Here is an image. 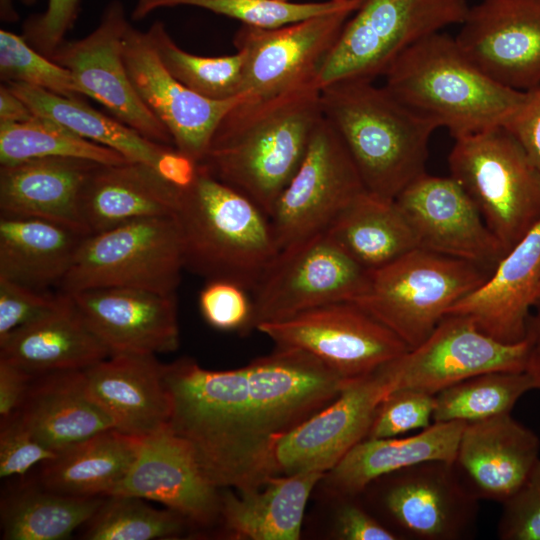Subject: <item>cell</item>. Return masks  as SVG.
Wrapping results in <instances>:
<instances>
[{
	"instance_id": "cell-42",
	"label": "cell",
	"mask_w": 540,
	"mask_h": 540,
	"mask_svg": "<svg viewBox=\"0 0 540 540\" xmlns=\"http://www.w3.org/2000/svg\"><path fill=\"white\" fill-rule=\"evenodd\" d=\"M0 78L71 99H82L71 72L34 49L21 35L0 31Z\"/></svg>"
},
{
	"instance_id": "cell-49",
	"label": "cell",
	"mask_w": 540,
	"mask_h": 540,
	"mask_svg": "<svg viewBox=\"0 0 540 540\" xmlns=\"http://www.w3.org/2000/svg\"><path fill=\"white\" fill-rule=\"evenodd\" d=\"M503 127L521 145L540 172V84L526 91Z\"/></svg>"
},
{
	"instance_id": "cell-14",
	"label": "cell",
	"mask_w": 540,
	"mask_h": 540,
	"mask_svg": "<svg viewBox=\"0 0 540 540\" xmlns=\"http://www.w3.org/2000/svg\"><path fill=\"white\" fill-rule=\"evenodd\" d=\"M364 191L344 143L322 117L300 166L269 217L280 250L325 232L337 215Z\"/></svg>"
},
{
	"instance_id": "cell-3",
	"label": "cell",
	"mask_w": 540,
	"mask_h": 540,
	"mask_svg": "<svg viewBox=\"0 0 540 540\" xmlns=\"http://www.w3.org/2000/svg\"><path fill=\"white\" fill-rule=\"evenodd\" d=\"M323 117L349 152L365 189L395 200L426 173L428 146L438 128L368 80H342L320 89Z\"/></svg>"
},
{
	"instance_id": "cell-43",
	"label": "cell",
	"mask_w": 540,
	"mask_h": 540,
	"mask_svg": "<svg viewBox=\"0 0 540 540\" xmlns=\"http://www.w3.org/2000/svg\"><path fill=\"white\" fill-rule=\"evenodd\" d=\"M435 394L397 389L380 403L365 439L398 437L433 423Z\"/></svg>"
},
{
	"instance_id": "cell-15",
	"label": "cell",
	"mask_w": 540,
	"mask_h": 540,
	"mask_svg": "<svg viewBox=\"0 0 540 540\" xmlns=\"http://www.w3.org/2000/svg\"><path fill=\"white\" fill-rule=\"evenodd\" d=\"M129 26L123 3L113 0L91 33L65 40L50 59L69 70L82 94L113 117L153 142L174 146L169 131L144 104L128 75L123 45Z\"/></svg>"
},
{
	"instance_id": "cell-33",
	"label": "cell",
	"mask_w": 540,
	"mask_h": 540,
	"mask_svg": "<svg viewBox=\"0 0 540 540\" xmlns=\"http://www.w3.org/2000/svg\"><path fill=\"white\" fill-rule=\"evenodd\" d=\"M142 439L116 428L58 452L43 464V488L75 497L108 496L135 461Z\"/></svg>"
},
{
	"instance_id": "cell-17",
	"label": "cell",
	"mask_w": 540,
	"mask_h": 540,
	"mask_svg": "<svg viewBox=\"0 0 540 540\" xmlns=\"http://www.w3.org/2000/svg\"><path fill=\"white\" fill-rule=\"evenodd\" d=\"M386 364L350 380L331 404L278 441L276 476L326 473L366 438L377 408L394 390Z\"/></svg>"
},
{
	"instance_id": "cell-22",
	"label": "cell",
	"mask_w": 540,
	"mask_h": 540,
	"mask_svg": "<svg viewBox=\"0 0 540 540\" xmlns=\"http://www.w3.org/2000/svg\"><path fill=\"white\" fill-rule=\"evenodd\" d=\"M69 295L88 328L112 354L155 355L179 346L176 294L110 287Z\"/></svg>"
},
{
	"instance_id": "cell-19",
	"label": "cell",
	"mask_w": 540,
	"mask_h": 540,
	"mask_svg": "<svg viewBox=\"0 0 540 540\" xmlns=\"http://www.w3.org/2000/svg\"><path fill=\"white\" fill-rule=\"evenodd\" d=\"M418 248L462 259L489 271L505 252L476 205L451 176L420 175L395 198Z\"/></svg>"
},
{
	"instance_id": "cell-52",
	"label": "cell",
	"mask_w": 540,
	"mask_h": 540,
	"mask_svg": "<svg viewBox=\"0 0 540 540\" xmlns=\"http://www.w3.org/2000/svg\"><path fill=\"white\" fill-rule=\"evenodd\" d=\"M524 340L527 344L524 371L533 379L536 389L540 390V299L529 315Z\"/></svg>"
},
{
	"instance_id": "cell-23",
	"label": "cell",
	"mask_w": 540,
	"mask_h": 540,
	"mask_svg": "<svg viewBox=\"0 0 540 540\" xmlns=\"http://www.w3.org/2000/svg\"><path fill=\"white\" fill-rule=\"evenodd\" d=\"M540 299V221L497 263L487 280L456 302L447 315L472 320L504 343L524 339L526 324Z\"/></svg>"
},
{
	"instance_id": "cell-31",
	"label": "cell",
	"mask_w": 540,
	"mask_h": 540,
	"mask_svg": "<svg viewBox=\"0 0 540 540\" xmlns=\"http://www.w3.org/2000/svg\"><path fill=\"white\" fill-rule=\"evenodd\" d=\"M87 235L47 219L1 214L0 278L36 290L59 286Z\"/></svg>"
},
{
	"instance_id": "cell-13",
	"label": "cell",
	"mask_w": 540,
	"mask_h": 540,
	"mask_svg": "<svg viewBox=\"0 0 540 540\" xmlns=\"http://www.w3.org/2000/svg\"><path fill=\"white\" fill-rule=\"evenodd\" d=\"M256 329L276 347L312 354L346 380L363 377L409 350L388 327L347 301L262 323Z\"/></svg>"
},
{
	"instance_id": "cell-47",
	"label": "cell",
	"mask_w": 540,
	"mask_h": 540,
	"mask_svg": "<svg viewBox=\"0 0 540 540\" xmlns=\"http://www.w3.org/2000/svg\"><path fill=\"white\" fill-rule=\"evenodd\" d=\"M57 452L37 441L19 417L13 413L1 419L0 477L24 475L38 463L56 458Z\"/></svg>"
},
{
	"instance_id": "cell-8",
	"label": "cell",
	"mask_w": 540,
	"mask_h": 540,
	"mask_svg": "<svg viewBox=\"0 0 540 540\" xmlns=\"http://www.w3.org/2000/svg\"><path fill=\"white\" fill-rule=\"evenodd\" d=\"M469 7L466 0H362L322 64L317 85L374 81L414 43L462 24Z\"/></svg>"
},
{
	"instance_id": "cell-40",
	"label": "cell",
	"mask_w": 540,
	"mask_h": 540,
	"mask_svg": "<svg viewBox=\"0 0 540 540\" xmlns=\"http://www.w3.org/2000/svg\"><path fill=\"white\" fill-rule=\"evenodd\" d=\"M134 496H105L87 522L83 535L89 540H151L181 533L186 518L167 509L159 510Z\"/></svg>"
},
{
	"instance_id": "cell-11",
	"label": "cell",
	"mask_w": 540,
	"mask_h": 540,
	"mask_svg": "<svg viewBox=\"0 0 540 540\" xmlns=\"http://www.w3.org/2000/svg\"><path fill=\"white\" fill-rule=\"evenodd\" d=\"M368 271L325 232L280 250L252 290L250 329L336 302H351Z\"/></svg>"
},
{
	"instance_id": "cell-25",
	"label": "cell",
	"mask_w": 540,
	"mask_h": 540,
	"mask_svg": "<svg viewBox=\"0 0 540 540\" xmlns=\"http://www.w3.org/2000/svg\"><path fill=\"white\" fill-rule=\"evenodd\" d=\"M164 366L153 354L115 353L82 369V374L87 392L115 428L144 438L169 425L171 400Z\"/></svg>"
},
{
	"instance_id": "cell-20",
	"label": "cell",
	"mask_w": 540,
	"mask_h": 540,
	"mask_svg": "<svg viewBox=\"0 0 540 540\" xmlns=\"http://www.w3.org/2000/svg\"><path fill=\"white\" fill-rule=\"evenodd\" d=\"M123 58L139 97L167 128L174 147L200 163L220 120L246 95L217 101L191 91L164 67L149 32L131 25L124 37Z\"/></svg>"
},
{
	"instance_id": "cell-30",
	"label": "cell",
	"mask_w": 540,
	"mask_h": 540,
	"mask_svg": "<svg viewBox=\"0 0 540 540\" xmlns=\"http://www.w3.org/2000/svg\"><path fill=\"white\" fill-rule=\"evenodd\" d=\"M111 354L83 321L70 295L55 311L0 339V358L34 377L82 370Z\"/></svg>"
},
{
	"instance_id": "cell-9",
	"label": "cell",
	"mask_w": 540,
	"mask_h": 540,
	"mask_svg": "<svg viewBox=\"0 0 540 540\" xmlns=\"http://www.w3.org/2000/svg\"><path fill=\"white\" fill-rule=\"evenodd\" d=\"M184 268L175 217L145 218L88 234L59 286L68 294L110 287L176 294Z\"/></svg>"
},
{
	"instance_id": "cell-26",
	"label": "cell",
	"mask_w": 540,
	"mask_h": 540,
	"mask_svg": "<svg viewBox=\"0 0 540 540\" xmlns=\"http://www.w3.org/2000/svg\"><path fill=\"white\" fill-rule=\"evenodd\" d=\"M99 164L44 157L0 165L1 214L47 219L89 234L80 201L87 179Z\"/></svg>"
},
{
	"instance_id": "cell-4",
	"label": "cell",
	"mask_w": 540,
	"mask_h": 540,
	"mask_svg": "<svg viewBox=\"0 0 540 540\" xmlns=\"http://www.w3.org/2000/svg\"><path fill=\"white\" fill-rule=\"evenodd\" d=\"M383 76L391 95L454 139L503 126L525 94L485 75L443 32L408 47Z\"/></svg>"
},
{
	"instance_id": "cell-46",
	"label": "cell",
	"mask_w": 540,
	"mask_h": 540,
	"mask_svg": "<svg viewBox=\"0 0 540 540\" xmlns=\"http://www.w3.org/2000/svg\"><path fill=\"white\" fill-rule=\"evenodd\" d=\"M497 535L501 540H540V459L518 491L503 503Z\"/></svg>"
},
{
	"instance_id": "cell-16",
	"label": "cell",
	"mask_w": 540,
	"mask_h": 540,
	"mask_svg": "<svg viewBox=\"0 0 540 540\" xmlns=\"http://www.w3.org/2000/svg\"><path fill=\"white\" fill-rule=\"evenodd\" d=\"M526 356L524 339L504 343L482 332L467 317L446 315L422 343L386 367L394 390L436 394L478 374L524 371Z\"/></svg>"
},
{
	"instance_id": "cell-5",
	"label": "cell",
	"mask_w": 540,
	"mask_h": 540,
	"mask_svg": "<svg viewBox=\"0 0 540 540\" xmlns=\"http://www.w3.org/2000/svg\"><path fill=\"white\" fill-rule=\"evenodd\" d=\"M174 217L185 269L207 281L228 280L252 291L280 252L261 208L200 163Z\"/></svg>"
},
{
	"instance_id": "cell-44",
	"label": "cell",
	"mask_w": 540,
	"mask_h": 540,
	"mask_svg": "<svg viewBox=\"0 0 540 540\" xmlns=\"http://www.w3.org/2000/svg\"><path fill=\"white\" fill-rule=\"evenodd\" d=\"M69 294L36 290L0 278V339L62 306Z\"/></svg>"
},
{
	"instance_id": "cell-35",
	"label": "cell",
	"mask_w": 540,
	"mask_h": 540,
	"mask_svg": "<svg viewBox=\"0 0 540 540\" xmlns=\"http://www.w3.org/2000/svg\"><path fill=\"white\" fill-rule=\"evenodd\" d=\"M5 84L34 115L57 121L78 135L118 152L128 161L149 165L161 176L176 155L174 146L147 139L115 117L91 108L82 99L63 97L22 83Z\"/></svg>"
},
{
	"instance_id": "cell-7",
	"label": "cell",
	"mask_w": 540,
	"mask_h": 540,
	"mask_svg": "<svg viewBox=\"0 0 540 540\" xmlns=\"http://www.w3.org/2000/svg\"><path fill=\"white\" fill-rule=\"evenodd\" d=\"M454 140L450 176L506 254L540 221V172L503 126Z\"/></svg>"
},
{
	"instance_id": "cell-51",
	"label": "cell",
	"mask_w": 540,
	"mask_h": 540,
	"mask_svg": "<svg viewBox=\"0 0 540 540\" xmlns=\"http://www.w3.org/2000/svg\"><path fill=\"white\" fill-rule=\"evenodd\" d=\"M34 376L0 358V416L8 418L20 407Z\"/></svg>"
},
{
	"instance_id": "cell-36",
	"label": "cell",
	"mask_w": 540,
	"mask_h": 540,
	"mask_svg": "<svg viewBox=\"0 0 540 540\" xmlns=\"http://www.w3.org/2000/svg\"><path fill=\"white\" fill-rule=\"evenodd\" d=\"M105 496L75 497L45 488H28L2 503L5 540H62L87 523Z\"/></svg>"
},
{
	"instance_id": "cell-12",
	"label": "cell",
	"mask_w": 540,
	"mask_h": 540,
	"mask_svg": "<svg viewBox=\"0 0 540 540\" xmlns=\"http://www.w3.org/2000/svg\"><path fill=\"white\" fill-rule=\"evenodd\" d=\"M361 3L348 0L338 9L275 28L242 24L233 43L244 59L243 95L270 98L316 83L322 64Z\"/></svg>"
},
{
	"instance_id": "cell-28",
	"label": "cell",
	"mask_w": 540,
	"mask_h": 540,
	"mask_svg": "<svg viewBox=\"0 0 540 540\" xmlns=\"http://www.w3.org/2000/svg\"><path fill=\"white\" fill-rule=\"evenodd\" d=\"M36 377L15 414L42 445L58 453L115 428L110 416L87 392L82 370Z\"/></svg>"
},
{
	"instance_id": "cell-1",
	"label": "cell",
	"mask_w": 540,
	"mask_h": 540,
	"mask_svg": "<svg viewBox=\"0 0 540 540\" xmlns=\"http://www.w3.org/2000/svg\"><path fill=\"white\" fill-rule=\"evenodd\" d=\"M164 381L171 400L168 427L190 444L213 485L245 492L276 476L245 366L212 371L182 358L165 365Z\"/></svg>"
},
{
	"instance_id": "cell-38",
	"label": "cell",
	"mask_w": 540,
	"mask_h": 540,
	"mask_svg": "<svg viewBox=\"0 0 540 540\" xmlns=\"http://www.w3.org/2000/svg\"><path fill=\"white\" fill-rule=\"evenodd\" d=\"M536 389L525 371H491L451 385L435 394L433 422L465 423L511 413L516 402Z\"/></svg>"
},
{
	"instance_id": "cell-6",
	"label": "cell",
	"mask_w": 540,
	"mask_h": 540,
	"mask_svg": "<svg viewBox=\"0 0 540 540\" xmlns=\"http://www.w3.org/2000/svg\"><path fill=\"white\" fill-rule=\"evenodd\" d=\"M491 271L466 260L416 248L368 271L351 302L393 331L412 349L422 343L460 299Z\"/></svg>"
},
{
	"instance_id": "cell-55",
	"label": "cell",
	"mask_w": 540,
	"mask_h": 540,
	"mask_svg": "<svg viewBox=\"0 0 540 540\" xmlns=\"http://www.w3.org/2000/svg\"><path fill=\"white\" fill-rule=\"evenodd\" d=\"M283 1H291V0H283ZM332 1H343V0H332Z\"/></svg>"
},
{
	"instance_id": "cell-10",
	"label": "cell",
	"mask_w": 540,
	"mask_h": 540,
	"mask_svg": "<svg viewBox=\"0 0 540 540\" xmlns=\"http://www.w3.org/2000/svg\"><path fill=\"white\" fill-rule=\"evenodd\" d=\"M365 489L371 490L386 527L398 539L461 540L475 529L479 499L454 463L421 462L386 474Z\"/></svg>"
},
{
	"instance_id": "cell-24",
	"label": "cell",
	"mask_w": 540,
	"mask_h": 540,
	"mask_svg": "<svg viewBox=\"0 0 540 540\" xmlns=\"http://www.w3.org/2000/svg\"><path fill=\"white\" fill-rule=\"evenodd\" d=\"M540 440L511 413L466 423L454 465L478 499L506 502L539 460Z\"/></svg>"
},
{
	"instance_id": "cell-29",
	"label": "cell",
	"mask_w": 540,
	"mask_h": 540,
	"mask_svg": "<svg viewBox=\"0 0 540 540\" xmlns=\"http://www.w3.org/2000/svg\"><path fill=\"white\" fill-rule=\"evenodd\" d=\"M466 423L433 422L407 437L364 439L323 477L337 498L357 497L374 480L426 461L454 463Z\"/></svg>"
},
{
	"instance_id": "cell-48",
	"label": "cell",
	"mask_w": 540,
	"mask_h": 540,
	"mask_svg": "<svg viewBox=\"0 0 540 540\" xmlns=\"http://www.w3.org/2000/svg\"><path fill=\"white\" fill-rule=\"evenodd\" d=\"M30 6L36 0H20ZM80 0H48L43 13L29 17L23 24L22 36L34 49L50 56L65 41L79 13Z\"/></svg>"
},
{
	"instance_id": "cell-34",
	"label": "cell",
	"mask_w": 540,
	"mask_h": 540,
	"mask_svg": "<svg viewBox=\"0 0 540 540\" xmlns=\"http://www.w3.org/2000/svg\"><path fill=\"white\" fill-rule=\"evenodd\" d=\"M325 233L367 271L418 248L413 230L395 200L367 190L337 215Z\"/></svg>"
},
{
	"instance_id": "cell-21",
	"label": "cell",
	"mask_w": 540,
	"mask_h": 540,
	"mask_svg": "<svg viewBox=\"0 0 540 540\" xmlns=\"http://www.w3.org/2000/svg\"><path fill=\"white\" fill-rule=\"evenodd\" d=\"M218 489L202 472L190 444L166 427L142 439L131 468L108 496L156 501L188 521L209 525L220 515Z\"/></svg>"
},
{
	"instance_id": "cell-37",
	"label": "cell",
	"mask_w": 540,
	"mask_h": 540,
	"mask_svg": "<svg viewBox=\"0 0 540 540\" xmlns=\"http://www.w3.org/2000/svg\"><path fill=\"white\" fill-rule=\"evenodd\" d=\"M44 157L80 158L106 165L128 161L47 117L35 115L25 122L0 124V165Z\"/></svg>"
},
{
	"instance_id": "cell-41",
	"label": "cell",
	"mask_w": 540,
	"mask_h": 540,
	"mask_svg": "<svg viewBox=\"0 0 540 540\" xmlns=\"http://www.w3.org/2000/svg\"><path fill=\"white\" fill-rule=\"evenodd\" d=\"M348 0L295 3L283 0H136L131 13L139 21L159 8L195 6L223 15L242 24L275 28L342 7Z\"/></svg>"
},
{
	"instance_id": "cell-54",
	"label": "cell",
	"mask_w": 540,
	"mask_h": 540,
	"mask_svg": "<svg viewBox=\"0 0 540 540\" xmlns=\"http://www.w3.org/2000/svg\"><path fill=\"white\" fill-rule=\"evenodd\" d=\"M0 18L7 23L16 22L19 19L13 0H0Z\"/></svg>"
},
{
	"instance_id": "cell-45",
	"label": "cell",
	"mask_w": 540,
	"mask_h": 540,
	"mask_svg": "<svg viewBox=\"0 0 540 540\" xmlns=\"http://www.w3.org/2000/svg\"><path fill=\"white\" fill-rule=\"evenodd\" d=\"M244 287L228 280H208L199 294L205 321L219 330L250 329L252 301Z\"/></svg>"
},
{
	"instance_id": "cell-2",
	"label": "cell",
	"mask_w": 540,
	"mask_h": 540,
	"mask_svg": "<svg viewBox=\"0 0 540 540\" xmlns=\"http://www.w3.org/2000/svg\"><path fill=\"white\" fill-rule=\"evenodd\" d=\"M322 117L315 82L270 98L245 96L218 123L200 164L270 217Z\"/></svg>"
},
{
	"instance_id": "cell-39",
	"label": "cell",
	"mask_w": 540,
	"mask_h": 540,
	"mask_svg": "<svg viewBox=\"0 0 540 540\" xmlns=\"http://www.w3.org/2000/svg\"><path fill=\"white\" fill-rule=\"evenodd\" d=\"M147 31L164 67L188 89L217 101L243 95L241 53L218 57L191 54L174 42L161 21L154 22Z\"/></svg>"
},
{
	"instance_id": "cell-32",
	"label": "cell",
	"mask_w": 540,
	"mask_h": 540,
	"mask_svg": "<svg viewBox=\"0 0 540 540\" xmlns=\"http://www.w3.org/2000/svg\"><path fill=\"white\" fill-rule=\"evenodd\" d=\"M322 472L271 477L260 488L221 496L220 516L235 539L297 540L307 501Z\"/></svg>"
},
{
	"instance_id": "cell-18",
	"label": "cell",
	"mask_w": 540,
	"mask_h": 540,
	"mask_svg": "<svg viewBox=\"0 0 540 540\" xmlns=\"http://www.w3.org/2000/svg\"><path fill=\"white\" fill-rule=\"evenodd\" d=\"M460 25L459 48L489 78L521 92L540 84V0H482Z\"/></svg>"
},
{
	"instance_id": "cell-50",
	"label": "cell",
	"mask_w": 540,
	"mask_h": 540,
	"mask_svg": "<svg viewBox=\"0 0 540 540\" xmlns=\"http://www.w3.org/2000/svg\"><path fill=\"white\" fill-rule=\"evenodd\" d=\"M355 497L341 498L335 518V533L343 540H398V537L375 516L353 502Z\"/></svg>"
},
{
	"instance_id": "cell-27",
	"label": "cell",
	"mask_w": 540,
	"mask_h": 540,
	"mask_svg": "<svg viewBox=\"0 0 540 540\" xmlns=\"http://www.w3.org/2000/svg\"><path fill=\"white\" fill-rule=\"evenodd\" d=\"M184 191L144 163L99 164L84 185L81 217L92 234L139 219L174 216Z\"/></svg>"
},
{
	"instance_id": "cell-53",
	"label": "cell",
	"mask_w": 540,
	"mask_h": 540,
	"mask_svg": "<svg viewBox=\"0 0 540 540\" xmlns=\"http://www.w3.org/2000/svg\"><path fill=\"white\" fill-rule=\"evenodd\" d=\"M34 116L28 105L7 84L0 85V124L25 122Z\"/></svg>"
}]
</instances>
